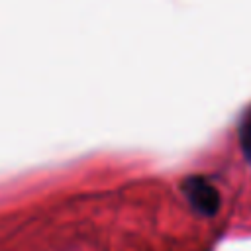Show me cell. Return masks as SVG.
<instances>
[{
    "mask_svg": "<svg viewBox=\"0 0 251 251\" xmlns=\"http://www.w3.org/2000/svg\"><path fill=\"white\" fill-rule=\"evenodd\" d=\"M182 192L190 206L204 216H212L220 208V194L214 188L212 182H208L204 176H190L182 184Z\"/></svg>",
    "mask_w": 251,
    "mask_h": 251,
    "instance_id": "obj_1",
    "label": "cell"
},
{
    "mask_svg": "<svg viewBox=\"0 0 251 251\" xmlns=\"http://www.w3.org/2000/svg\"><path fill=\"white\" fill-rule=\"evenodd\" d=\"M239 139H241V149H243L247 161L251 163V106L241 116V122H239Z\"/></svg>",
    "mask_w": 251,
    "mask_h": 251,
    "instance_id": "obj_2",
    "label": "cell"
}]
</instances>
